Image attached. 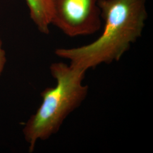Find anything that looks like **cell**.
<instances>
[{
    "label": "cell",
    "instance_id": "6da1fadb",
    "mask_svg": "<svg viewBox=\"0 0 153 153\" xmlns=\"http://www.w3.org/2000/svg\"><path fill=\"white\" fill-rule=\"evenodd\" d=\"M146 0H98L103 31L90 44L57 48L55 54L85 71L120 60L142 35L148 18Z\"/></svg>",
    "mask_w": 153,
    "mask_h": 153
},
{
    "label": "cell",
    "instance_id": "7a4b0ae2",
    "mask_svg": "<svg viewBox=\"0 0 153 153\" xmlns=\"http://www.w3.org/2000/svg\"><path fill=\"white\" fill-rule=\"evenodd\" d=\"M50 71L56 85L41 93L42 103L23 129L30 153L38 140H46L57 133L66 118L88 96V88L83 83L86 71L60 62L52 64Z\"/></svg>",
    "mask_w": 153,
    "mask_h": 153
},
{
    "label": "cell",
    "instance_id": "3957f363",
    "mask_svg": "<svg viewBox=\"0 0 153 153\" xmlns=\"http://www.w3.org/2000/svg\"><path fill=\"white\" fill-rule=\"evenodd\" d=\"M51 25L69 37L98 32L102 26L98 0H52Z\"/></svg>",
    "mask_w": 153,
    "mask_h": 153
},
{
    "label": "cell",
    "instance_id": "277c9868",
    "mask_svg": "<svg viewBox=\"0 0 153 153\" xmlns=\"http://www.w3.org/2000/svg\"><path fill=\"white\" fill-rule=\"evenodd\" d=\"M30 18L40 33L48 34L52 14V0H26Z\"/></svg>",
    "mask_w": 153,
    "mask_h": 153
},
{
    "label": "cell",
    "instance_id": "5b68a950",
    "mask_svg": "<svg viewBox=\"0 0 153 153\" xmlns=\"http://www.w3.org/2000/svg\"><path fill=\"white\" fill-rule=\"evenodd\" d=\"M2 43L1 39L0 38V76L1 75L2 71L4 69L6 62L5 51L2 49Z\"/></svg>",
    "mask_w": 153,
    "mask_h": 153
}]
</instances>
